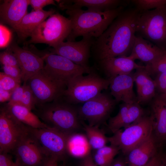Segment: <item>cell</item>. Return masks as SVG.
<instances>
[{"mask_svg":"<svg viewBox=\"0 0 166 166\" xmlns=\"http://www.w3.org/2000/svg\"><path fill=\"white\" fill-rule=\"evenodd\" d=\"M12 152L15 156V162L20 166H43L49 157L29 130Z\"/></svg>","mask_w":166,"mask_h":166,"instance_id":"13","label":"cell"},{"mask_svg":"<svg viewBox=\"0 0 166 166\" xmlns=\"http://www.w3.org/2000/svg\"><path fill=\"white\" fill-rule=\"evenodd\" d=\"M161 149L143 166H165L166 153L163 152Z\"/></svg>","mask_w":166,"mask_h":166,"instance_id":"34","label":"cell"},{"mask_svg":"<svg viewBox=\"0 0 166 166\" xmlns=\"http://www.w3.org/2000/svg\"><path fill=\"white\" fill-rule=\"evenodd\" d=\"M164 50L149 41L136 36L132 51L128 56L134 60H139L146 65H150L156 61Z\"/></svg>","mask_w":166,"mask_h":166,"instance_id":"23","label":"cell"},{"mask_svg":"<svg viewBox=\"0 0 166 166\" xmlns=\"http://www.w3.org/2000/svg\"><path fill=\"white\" fill-rule=\"evenodd\" d=\"M97 62L99 69L108 79L119 75L130 73L133 70L143 66L136 64L128 56L109 58Z\"/></svg>","mask_w":166,"mask_h":166,"instance_id":"20","label":"cell"},{"mask_svg":"<svg viewBox=\"0 0 166 166\" xmlns=\"http://www.w3.org/2000/svg\"><path fill=\"white\" fill-rule=\"evenodd\" d=\"M153 133L151 116L144 115L122 131L121 129L108 137L111 145L116 146L125 156Z\"/></svg>","mask_w":166,"mask_h":166,"instance_id":"7","label":"cell"},{"mask_svg":"<svg viewBox=\"0 0 166 166\" xmlns=\"http://www.w3.org/2000/svg\"><path fill=\"white\" fill-rule=\"evenodd\" d=\"M154 80L158 93L166 94V72L157 75Z\"/></svg>","mask_w":166,"mask_h":166,"instance_id":"37","label":"cell"},{"mask_svg":"<svg viewBox=\"0 0 166 166\" xmlns=\"http://www.w3.org/2000/svg\"><path fill=\"white\" fill-rule=\"evenodd\" d=\"M144 115V109L138 102H123L120 105L117 114L109 119L108 126L114 133L122 128H126Z\"/></svg>","mask_w":166,"mask_h":166,"instance_id":"17","label":"cell"},{"mask_svg":"<svg viewBox=\"0 0 166 166\" xmlns=\"http://www.w3.org/2000/svg\"><path fill=\"white\" fill-rule=\"evenodd\" d=\"M117 103L110 93L102 92L78 107L79 118L90 125L99 126L108 118Z\"/></svg>","mask_w":166,"mask_h":166,"instance_id":"9","label":"cell"},{"mask_svg":"<svg viewBox=\"0 0 166 166\" xmlns=\"http://www.w3.org/2000/svg\"><path fill=\"white\" fill-rule=\"evenodd\" d=\"M42 57L45 63L43 71L67 86L71 80L79 75L89 73L92 69H87L63 57L51 53Z\"/></svg>","mask_w":166,"mask_h":166,"instance_id":"11","label":"cell"},{"mask_svg":"<svg viewBox=\"0 0 166 166\" xmlns=\"http://www.w3.org/2000/svg\"><path fill=\"white\" fill-rule=\"evenodd\" d=\"M140 13L136 8L125 9L95 39L91 52L97 61L130 54Z\"/></svg>","mask_w":166,"mask_h":166,"instance_id":"1","label":"cell"},{"mask_svg":"<svg viewBox=\"0 0 166 166\" xmlns=\"http://www.w3.org/2000/svg\"><path fill=\"white\" fill-rule=\"evenodd\" d=\"M9 112L18 121L24 124L34 128L49 127L41 121L31 110L22 105L7 103L4 105Z\"/></svg>","mask_w":166,"mask_h":166,"instance_id":"26","label":"cell"},{"mask_svg":"<svg viewBox=\"0 0 166 166\" xmlns=\"http://www.w3.org/2000/svg\"><path fill=\"white\" fill-rule=\"evenodd\" d=\"M81 159L79 166H97L90 153Z\"/></svg>","mask_w":166,"mask_h":166,"instance_id":"42","label":"cell"},{"mask_svg":"<svg viewBox=\"0 0 166 166\" xmlns=\"http://www.w3.org/2000/svg\"><path fill=\"white\" fill-rule=\"evenodd\" d=\"M165 166H166V162Z\"/></svg>","mask_w":166,"mask_h":166,"instance_id":"46","label":"cell"},{"mask_svg":"<svg viewBox=\"0 0 166 166\" xmlns=\"http://www.w3.org/2000/svg\"><path fill=\"white\" fill-rule=\"evenodd\" d=\"M57 159L53 157H49L45 161L43 166H58Z\"/></svg>","mask_w":166,"mask_h":166,"instance_id":"45","label":"cell"},{"mask_svg":"<svg viewBox=\"0 0 166 166\" xmlns=\"http://www.w3.org/2000/svg\"><path fill=\"white\" fill-rule=\"evenodd\" d=\"M93 157L96 164L99 166H110L114 159L113 157L98 154L95 152Z\"/></svg>","mask_w":166,"mask_h":166,"instance_id":"39","label":"cell"},{"mask_svg":"<svg viewBox=\"0 0 166 166\" xmlns=\"http://www.w3.org/2000/svg\"><path fill=\"white\" fill-rule=\"evenodd\" d=\"M81 122L91 148L96 150L106 145L109 142L108 137L99 128V126L90 125L82 121Z\"/></svg>","mask_w":166,"mask_h":166,"instance_id":"28","label":"cell"},{"mask_svg":"<svg viewBox=\"0 0 166 166\" xmlns=\"http://www.w3.org/2000/svg\"><path fill=\"white\" fill-rule=\"evenodd\" d=\"M93 38L83 37L78 41L63 42L51 49V53L63 57L75 64L87 69L89 65L91 48L95 40Z\"/></svg>","mask_w":166,"mask_h":166,"instance_id":"14","label":"cell"},{"mask_svg":"<svg viewBox=\"0 0 166 166\" xmlns=\"http://www.w3.org/2000/svg\"><path fill=\"white\" fill-rule=\"evenodd\" d=\"M133 76L137 88L138 102L140 104L150 102L157 93L154 80L145 66L136 69Z\"/></svg>","mask_w":166,"mask_h":166,"instance_id":"22","label":"cell"},{"mask_svg":"<svg viewBox=\"0 0 166 166\" xmlns=\"http://www.w3.org/2000/svg\"><path fill=\"white\" fill-rule=\"evenodd\" d=\"M86 136L76 133L69 136L67 143L68 154L75 157L82 158L90 153Z\"/></svg>","mask_w":166,"mask_h":166,"instance_id":"27","label":"cell"},{"mask_svg":"<svg viewBox=\"0 0 166 166\" xmlns=\"http://www.w3.org/2000/svg\"><path fill=\"white\" fill-rule=\"evenodd\" d=\"M26 86V83H24L22 85H20L16 88L12 92L10 99L8 103L20 104Z\"/></svg>","mask_w":166,"mask_h":166,"instance_id":"36","label":"cell"},{"mask_svg":"<svg viewBox=\"0 0 166 166\" xmlns=\"http://www.w3.org/2000/svg\"><path fill=\"white\" fill-rule=\"evenodd\" d=\"M130 1L121 0H61L60 8L64 7L82 8L86 7L90 10L103 12L116 9L119 6H126Z\"/></svg>","mask_w":166,"mask_h":166,"instance_id":"24","label":"cell"},{"mask_svg":"<svg viewBox=\"0 0 166 166\" xmlns=\"http://www.w3.org/2000/svg\"><path fill=\"white\" fill-rule=\"evenodd\" d=\"M125 7L121 6L103 12L69 7L61 8L66 10L65 13L71 21L72 30L67 38V41H75L80 36L97 39L125 9Z\"/></svg>","mask_w":166,"mask_h":166,"instance_id":"2","label":"cell"},{"mask_svg":"<svg viewBox=\"0 0 166 166\" xmlns=\"http://www.w3.org/2000/svg\"><path fill=\"white\" fill-rule=\"evenodd\" d=\"M0 61L3 65L19 67L16 56L9 48L0 53Z\"/></svg>","mask_w":166,"mask_h":166,"instance_id":"32","label":"cell"},{"mask_svg":"<svg viewBox=\"0 0 166 166\" xmlns=\"http://www.w3.org/2000/svg\"><path fill=\"white\" fill-rule=\"evenodd\" d=\"M150 103L153 134L162 147L166 142V94L156 93Z\"/></svg>","mask_w":166,"mask_h":166,"instance_id":"15","label":"cell"},{"mask_svg":"<svg viewBox=\"0 0 166 166\" xmlns=\"http://www.w3.org/2000/svg\"><path fill=\"white\" fill-rule=\"evenodd\" d=\"M1 48L6 46L8 44L11 38L10 31L6 27L2 24L0 26Z\"/></svg>","mask_w":166,"mask_h":166,"instance_id":"38","label":"cell"},{"mask_svg":"<svg viewBox=\"0 0 166 166\" xmlns=\"http://www.w3.org/2000/svg\"><path fill=\"white\" fill-rule=\"evenodd\" d=\"M165 143L166 144V143Z\"/></svg>","mask_w":166,"mask_h":166,"instance_id":"47","label":"cell"},{"mask_svg":"<svg viewBox=\"0 0 166 166\" xmlns=\"http://www.w3.org/2000/svg\"><path fill=\"white\" fill-rule=\"evenodd\" d=\"M140 13L136 36L166 50V6Z\"/></svg>","mask_w":166,"mask_h":166,"instance_id":"6","label":"cell"},{"mask_svg":"<svg viewBox=\"0 0 166 166\" xmlns=\"http://www.w3.org/2000/svg\"><path fill=\"white\" fill-rule=\"evenodd\" d=\"M13 92V91H12ZM12 92L0 89V102L4 103L10 100Z\"/></svg>","mask_w":166,"mask_h":166,"instance_id":"43","label":"cell"},{"mask_svg":"<svg viewBox=\"0 0 166 166\" xmlns=\"http://www.w3.org/2000/svg\"><path fill=\"white\" fill-rule=\"evenodd\" d=\"M110 80V94L117 103H132L138 102L133 90V73H131L117 75Z\"/></svg>","mask_w":166,"mask_h":166,"instance_id":"18","label":"cell"},{"mask_svg":"<svg viewBox=\"0 0 166 166\" xmlns=\"http://www.w3.org/2000/svg\"><path fill=\"white\" fill-rule=\"evenodd\" d=\"M36 104L33 92L26 83V88L19 105L24 106L31 110L35 109Z\"/></svg>","mask_w":166,"mask_h":166,"instance_id":"33","label":"cell"},{"mask_svg":"<svg viewBox=\"0 0 166 166\" xmlns=\"http://www.w3.org/2000/svg\"><path fill=\"white\" fill-rule=\"evenodd\" d=\"M9 48L17 57L24 83H26L30 78L43 68L44 61L42 57L21 48L15 44L11 45Z\"/></svg>","mask_w":166,"mask_h":166,"instance_id":"16","label":"cell"},{"mask_svg":"<svg viewBox=\"0 0 166 166\" xmlns=\"http://www.w3.org/2000/svg\"><path fill=\"white\" fill-rule=\"evenodd\" d=\"M161 148L152 133L124 156L128 166H143Z\"/></svg>","mask_w":166,"mask_h":166,"instance_id":"19","label":"cell"},{"mask_svg":"<svg viewBox=\"0 0 166 166\" xmlns=\"http://www.w3.org/2000/svg\"><path fill=\"white\" fill-rule=\"evenodd\" d=\"M71 30L70 19L55 13L38 26L28 43H45L53 48L67 39Z\"/></svg>","mask_w":166,"mask_h":166,"instance_id":"5","label":"cell"},{"mask_svg":"<svg viewBox=\"0 0 166 166\" xmlns=\"http://www.w3.org/2000/svg\"><path fill=\"white\" fill-rule=\"evenodd\" d=\"M29 132V126L16 119L4 105L1 107L0 153L12 152Z\"/></svg>","mask_w":166,"mask_h":166,"instance_id":"10","label":"cell"},{"mask_svg":"<svg viewBox=\"0 0 166 166\" xmlns=\"http://www.w3.org/2000/svg\"><path fill=\"white\" fill-rule=\"evenodd\" d=\"M2 69L3 71V72L6 75L21 82L22 81V74L19 67L3 65Z\"/></svg>","mask_w":166,"mask_h":166,"instance_id":"35","label":"cell"},{"mask_svg":"<svg viewBox=\"0 0 166 166\" xmlns=\"http://www.w3.org/2000/svg\"><path fill=\"white\" fill-rule=\"evenodd\" d=\"M29 0H6L0 6L1 21L14 29L27 13Z\"/></svg>","mask_w":166,"mask_h":166,"instance_id":"21","label":"cell"},{"mask_svg":"<svg viewBox=\"0 0 166 166\" xmlns=\"http://www.w3.org/2000/svg\"><path fill=\"white\" fill-rule=\"evenodd\" d=\"M29 129L38 141L48 156L55 157L59 160L68 154L67 146L69 136L49 126L41 128H34L29 126Z\"/></svg>","mask_w":166,"mask_h":166,"instance_id":"12","label":"cell"},{"mask_svg":"<svg viewBox=\"0 0 166 166\" xmlns=\"http://www.w3.org/2000/svg\"><path fill=\"white\" fill-rule=\"evenodd\" d=\"M26 83L33 92L36 107L61 97L67 87L65 83L52 77L42 69L30 78Z\"/></svg>","mask_w":166,"mask_h":166,"instance_id":"8","label":"cell"},{"mask_svg":"<svg viewBox=\"0 0 166 166\" xmlns=\"http://www.w3.org/2000/svg\"><path fill=\"white\" fill-rule=\"evenodd\" d=\"M55 12L53 9L48 11L42 9L27 13L14 30L19 39L24 40L30 37L40 24Z\"/></svg>","mask_w":166,"mask_h":166,"instance_id":"25","label":"cell"},{"mask_svg":"<svg viewBox=\"0 0 166 166\" xmlns=\"http://www.w3.org/2000/svg\"><path fill=\"white\" fill-rule=\"evenodd\" d=\"M140 12L166 6V0H130Z\"/></svg>","mask_w":166,"mask_h":166,"instance_id":"29","label":"cell"},{"mask_svg":"<svg viewBox=\"0 0 166 166\" xmlns=\"http://www.w3.org/2000/svg\"><path fill=\"white\" fill-rule=\"evenodd\" d=\"M110 166H128L124 156H119L114 159Z\"/></svg>","mask_w":166,"mask_h":166,"instance_id":"44","label":"cell"},{"mask_svg":"<svg viewBox=\"0 0 166 166\" xmlns=\"http://www.w3.org/2000/svg\"><path fill=\"white\" fill-rule=\"evenodd\" d=\"M36 114L48 126L70 136L77 133L82 125L78 107L61 97L52 102L36 106Z\"/></svg>","mask_w":166,"mask_h":166,"instance_id":"3","label":"cell"},{"mask_svg":"<svg viewBox=\"0 0 166 166\" xmlns=\"http://www.w3.org/2000/svg\"><path fill=\"white\" fill-rule=\"evenodd\" d=\"M21 82L6 75L3 72H0V89L12 92Z\"/></svg>","mask_w":166,"mask_h":166,"instance_id":"31","label":"cell"},{"mask_svg":"<svg viewBox=\"0 0 166 166\" xmlns=\"http://www.w3.org/2000/svg\"><path fill=\"white\" fill-rule=\"evenodd\" d=\"M29 4L34 10H42L43 7L48 5H56L55 1L53 0H29Z\"/></svg>","mask_w":166,"mask_h":166,"instance_id":"40","label":"cell"},{"mask_svg":"<svg viewBox=\"0 0 166 166\" xmlns=\"http://www.w3.org/2000/svg\"><path fill=\"white\" fill-rule=\"evenodd\" d=\"M110 80L101 76L93 68L87 75H79L67 84L61 97L73 105L84 103L109 86Z\"/></svg>","mask_w":166,"mask_h":166,"instance_id":"4","label":"cell"},{"mask_svg":"<svg viewBox=\"0 0 166 166\" xmlns=\"http://www.w3.org/2000/svg\"><path fill=\"white\" fill-rule=\"evenodd\" d=\"M0 166H20L13 161L9 153H0Z\"/></svg>","mask_w":166,"mask_h":166,"instance_id":"41","label":"cell"},{"mask_svg":"<svg viewBox=\"0 0 166 166\" xmlns=\"http://www.w3.org/2000/svg\"><path fill=\"white\" fill-rule=\"evenodd\" d=\"M145 67L150 75L166 72V50L154 62L146 65Z\"/></svg>","mask_w":166,"mask_h":166,"instance_id":"30","label":"cell"}]
</instances>
